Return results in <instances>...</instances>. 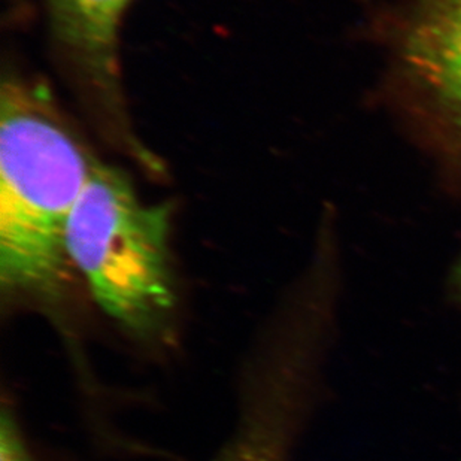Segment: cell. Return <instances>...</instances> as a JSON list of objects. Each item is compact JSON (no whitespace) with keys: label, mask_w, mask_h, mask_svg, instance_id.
I'll list each match as a JSON object with an SVG mask.
<instances>
[{"label":"cell","mask_w":461,"mask_h":461,"mask_svg":"<svg viewBox=\"0 0 461 461\" xmlns=\"http://www.w3.org/2000/svg\"><path fill=\"white\" fill-rule=\"evenodd\" d=\"M401 61L422 101L461 136V0H417Z\"/></svg>","instance_id":"cell-3"},{"label":"cell","mask_w":461,"mask_h":461,"mask_svg":"<svg viewBox=\"0 0 461 461\" xmlns=\"http://www.w3.org/2000/svg\"><path fill=\"white\" fill-rule=\"evenodd\" d=\"M0 461H32L15 422L8 413H4L0 426Z\"/></svg>","instance_id":"cell-5"},{"label":"cell","mask_w":461,"mask_h":461,"mask_svg":"<svg viewBox=\"0 0 461 461\" xmlns=\"http://www.w3.org/2000/svg\"><path fill=\"white\" fill-rule=\"evenodd\" d=\"M235 461H242V460H240V458H238V460H235ZM245 461H254V460H251V458H249V460H245Z\"/></svg>","instance_id":"cell-7"},{"label":"cell","mask_w":461,"mask_h":461,"mask_svg":"<svg viewBox=\"0 0 461 461\" xmlns=\"http://www.w3.org/2000/svg\"><path fill=\"white\" fill-rule=\"evenodd\" d=\"M457 279H458V285H460V288H461V260H460V265H458Z\"/></svg>","instance_id":"cell-6"},{"label":"cell","mask_w":461,"mask_h":461,"mask_svg":"<svg viewBox=\"0 0 461 461\" xmlns=\"http://www.w3.org/2000/svg\"><path fill=\"white\" fill-rule=\"evenodd\" d=\"M133 0H47L52 38L86 92L118 120V33Z\"/></svg>","instance_id":"cell-4"},{"label":"cell","mask_w":461,"mask_h":461,"mask_svg":"<svg viewBox=\"0 0 461 461\" xmlns=\"http://www.w3.org/2000/svg\"><path fill=\"white\" fill-rule=\"evenodd\" d=\"M96 161L38 84L0 92V279L44 290L60 279L70 215Z\"/></svg>","instance_id":"cell-1"},{"label":"cell","mask_w":461,"mask_h":461,"mask_svg":"<svg viewBox=\"0 0 461 461\" xmlns=\"http://www.w3.org/2000/svg\"><path fill=\"white\" fill-rule=\"evenodd\" d=\"M169 220V206L147 205L122 170L97 161L70 215L69 261L104 312L131 330H154L174 308Z\"/></svg>","instance_id":"cell-2"}]
</instances>
